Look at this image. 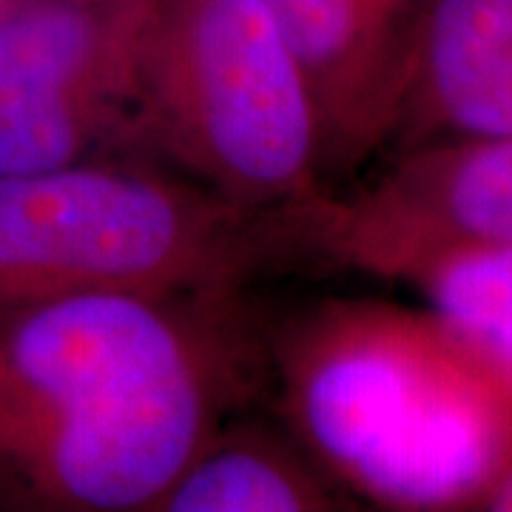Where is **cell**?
<instances>
[{
    "label": "cell",
    "mask_w": 512,
    "mask_h": 512,
    "mask_svg": "<svg viewBox=\"0 0 512 512\" xmlns=\"http://www.w3.org/2000/svg\"><path fill=\"white\" fill-rule=\"evenodd\" d=\"M239 296L0 302V484L49 510H154L254 387Z\"/></svg>",
    "instance_id": "obj_1"
},
{
    "label": "cell",
    "mask_w": 512,
    "mask_h": 512,
    "mask_svg": "<svg viewBox=\"0 0 512 512\" xmlns=\"http://www.w3.org/2000/svg\"><path fill=\"white\" fill-rule=\"evenodd\" d=\"M282 413L353 498L470 510L512 467V387L436 313L325 299L274 339Z\"/></svg>",
    "instance_id": "obj_2"
},
{
    "label": "cell",
    "mask_w": 512,
    "mask_h": 512,
    "mask_svg": "<svg viewBox=\"0 0 512 512\" xmlns=\"http://www.w3.org/2000/svg\"><path fill=\"white\" fill-rule=\"evenodd\" d=\"M288 259L291 208H245L174 168L97 157L0 177V302L234 296Z\"/></svg>",
    "instance_id": "obj_3"
},
{
    "label": "cell",
    "mask_w": 512,
    "mask_h": 512,
    "mask_svg": "<svg viewBox=\"0 0 512 512\" xmlns=\"http://www.w3.org/2000/svg\"><path fill=\"white\" fill-rule=\"evenodd\" d=\"M140 157L279 211L328 194L311 86L271 0H143Z\"/></svg>",
    "instance_id": "obj_4"
},
{
    "label": "cell",
    "mask_w": 512,
    "mask_h": 512,
    "mask_svg": "<svg viewBox=\"0 0 512 512\" xmlns=\"http://www.w3.org/2000/svg\"><path fill=\"white\" fill-rule=\"evenodd\" d=\"M143 0H18L0 12V177L140 157Z\"/></svg>",
    "instance_id": "obj_5"
},
{
    "label": "cell",
    "mask_w": 512,
    "mask_h": 512,
    "mask_svg": "<svg viewBox=\"0 0 512 512\" xmlns=\"http://www.w3.org/2000/svg\"><path fill=\"white\" fill-rule=\"evenodd\" d=\"M293 259L407 282L436 256L512 248V137L387 160L373 183L291 208Z\"/></svg>",
    "instance_id": "obj_6"
},
{
    "label": "cell",
    "mask_w": 512,
    "mask_h": 512,
    "mask_svg": "<svg viewBox=\"0 0 512 512\" xmlns=\"http://www.w3.org/2000/svg\"><path fill=\"white\" fill-rule=\"evenodd\" d=\"M427 0H271L311 86L330 191L382 154Z\"/></svg>",
    "instance_id": "obj_7"
},
{
    "label": "cell",
    "mask_w": 512,
    "mask_h": 512,
    "mask_svg": "<svg viewBox=\"0 0 512 512\" xmlns=\"http://www.w3.org/2000/svg\"><path fill=\"white\" fill-rule=\"evenodd\" d=\"M512 137V0H427L379 157Z\"/></svg>",
    "instance_id": "obj_8"
},
{
    "label": "cell",
    "mask_w": 512,
    "mask_h": 512,
    "mask_svg": "<svg viewBox=\"0 0 512 512\" xmlns=\"http://www.w3.org/2000/svg\"><path fill=\"white\" fill-rule=\"evenodd\" d=\"M348 498L293 436L222 424L151 512H325L353 507Z\"/></svg>",
    "instance_id": "obj_9"
},
{
    "label": "cell",
    "mask_w": 512,
    "mask_h": 512,
    "mask_svg": "<svg viewBox=\"0 0 512 512\" xmlns=\"http://www.w3.org/2000/svg\"><path fill=\"white\" fill-rule=\"evenodd\" d=\"M407 285L512 387V248L436 256Z\"/></svg>",
    "instance_id": "obj_10"
},
{
    "label": "cell",
    "mask_w": 512,
    "mask_h": 512,
    "mask_svg": "<svg viewBox=\"0 0 512 512\" xmlns=\"http://www.w3.org/2000/svg\"><path fill=\"white\" fill-rule=\"evenodd\" d=\"M481 510H495V512H512V467L501 476V481L495 484L490 495L484 498Z\"/></svg>",
    "instance_id": "obj_11"
},
{
    "label": "cell",
    "mask_w": 512,
    "mask_h": 512,
    "mask_svg": "<svg viewBox=\"0 0 512 512\" xmlns=\"http://www.w3.org/2000/svg\"><path fill=\"white\" fill-rule=\"evenodd\" d=\"M12 3H18V0H0V12H3L6 6H12Z\"/></svg>",
    "instance_id": "obj_12"
}]
</instances>
